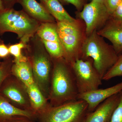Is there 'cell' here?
I'll return each instance as SVG.
<instances>
[{"mask_svg":"<svg viewBox=\"0 0 122 122\" xmlns=\"http://www.w3.org/2000/svg\"><path fill=\"white\" fill-rule=\"evenodd\" d=\"M120 101L119 93L103 101L94 111L88 112L82 122H110Z\"/></svg>","mask_w":122,"mask_h":122,"instance_id":"cell-8","label":"cell"},{"mask_svg":"<svg viewBox=\"0 0 122 122\" xmlns=\"http://www.w3.org/2000/svg\"><path fill=\"white\" fill-rule=\"evenodd\" d=\"M33 70L38 81L40 84L48 83L50 74L51 66L49 60L45 55L38 53L33 58Z\"/></svg>","mask_w":122,"mask_h":122,"instance_id":"cell-12","label":"cell"},{"mask_svg":"<svg viewBox=\"0 0 122 122\" xmlns=\"http://www.w3.org/2000/svg\"><path fill=\"white\" fill-rule=\"evenodd\" d=\"M62 4H71L75 7L78 12L81 11L85 5L87 3V0H58Z\"/></svg>","mask_w":122,"mask_h":122,"instance_id":"cell-23","label":"cell"},{"mask_svg":"<svg viewBox=\"0 0 122 122\" xmlns=\"http://www.w3.org/2000/svg\"><path fill=\"white\" fill-rule=\"evenodd\" d=\"M25 46V43L21 42L10 46L9 48V53L15 57V61H26V58L22 56L21 54V50Z\"/></svg>","mask_w":122,"mask_h":122,"instance_id":"cell-21","label":"cell"},{"mask_svg":"<svg viewBox=\"0 0 122 122\" xmlns=\"http://www.w3.org/2000/svg\"><path fill=\"white\" fill-rule=\"evenodd\" d=\"M24 10L33 18L46 22H54L53 17L41 3L36 0H18Z\"/></svg>","mask_w":122,"mask_h":122,"instance_id":"cell-11","label":"cell"},{"mask_svg":"<svg viewBox=\"0 0 122 122\" xmlns=\"http://www.w3.org/2000/svg\"><path fill=\"white\" fill-rule=\"evenodd\" d=\"M4 93L6 96L15 102L23 104L25 103V100L22 95L20 91L15 87H9L4 90Z\"/></svg>","mask_w":122,"mask_h":122,"instance_id":"cell-20","label":"cell"},{"mask_svg":"<svg viewBox=\"0 0 122 122\" xmlns=\"http://www.w3.org/2000/svg\"><path fill=\"white\" fill-rule=\"evenodd\" d=\"M26 87L34 108L36 109L41 108L44 106L45 100L36 85L34 83Z\"/></svg>","mask_w":122,"mask_h":122,"instance_id":"cell-17","label":"cell"},{"mask_svg":"<svg viewBox=\"0 0 122 122\" xmlns=\"http://www.w3.org/2000/svg\"><path fill=\"white\" fill-rule=\"evenodd\" d=\"M9 53V48L5 45H0V57L6 56Z\"/></svg>","mask_w":122,"mask_h":122,"instance_id":"cell-26","label":"cell"},{"mask_svg":"<svg viewBox=\"0 0 122 122\" xmlns=\"http://www.w3.org/2000/svg\"><path fill=\"white\" fill-rule=\"evenodd\" d=\"M110 17L114 19L122 20V1L111 15Z\"/></svg>","mask_w":122,"mask_h":122,"instance_id":"cell-25","label":"cell"},{"mask_svg":"<svg viewBox=\"0 0 122 122\" xmlns=\"http://www.w3.org/2000/svg\"><path fill=\"white\" fill-rule=\"evenodd\" d=\"M107 10L111 15L118 5L121 3L122 0H103Z\"/></svg>","mask_w":122,"mask_h":122,"instance_id":"cell-24","label":"cell"},{"mask_svg":"<svg viewBox=\"0 0 122 122\" xmlns=\"http://www.w3.org/2000/svg\"><path fill=\"white\" fill-rule=\"evenodd\" d=\"M97 33L112 44L116 52L119 55L122 51V20L110 17L105 25Z\"/></svg>","mask_w":122,"mask_h":122,"instance_id":"cell-10","label":"cell"},{"mask_svg":"<svg viewBox=\"0 0 122 122\" xmlns=\"http://www.w3.org/2000/svg\"><path fill=\"white\" fill-rule=\"evenodd\" d=\"M41 1L57 22H73L76 20V19L69 14L58 0H41Z\"/></svg>","mask_w":122,"mask_h":122,"instance_id":"cell-13","label":"cell"},{"mask_svg":"<svg viewBox=\"0 0 122 122\" xmlns=\"http://www.w3.org/2000/svg\"><path fill=\"white\" fill-rule=\"evenodd\" d=\"M4 10V8L2 4V0H0V11H3Z\"/></svg>","mask_w":122,"mask_h":122,"instance_id":"cell-28","label":"cell"},{"mask_svg":"<svg viewBox=\"0 0 122 122\" xmlns=\"http://www.w3.org/2000/svg\"><path fill=\"white\" fill-rule=\"evenodd\" d=\"M57 26L64 57L71 65L81 58L82 47L86 36L85 23L78 18L73 22H57Z\"/></svg>","mask_w":122,"mask_h":122,"instance_id":"cell-3","label":"cell"},{"mask_svg":"<svg viewBox=\"0 0 122 122\" xmlns=\"http://www.w3.org/2000/svg\"><path fill=\"white\" fill-rule=\"evenodd\" d=\"M118 57L113 46L107 43L95 31L85 38L80 58H91L95 68L103 78L115 63Z\"/></svg>","mask_w":122,"mask_h":122,"instance_id":"cell-1","label":"cell"},{"mask_svg":"<svg viewBox=\"0 0 122 122\" xmlns=\"http://www.w3.org/2000/svg\"><path fill=\"white\" fill-rule=\"evenodd\" d=\"M62 59H57L52 80V97L57 106L77 100L79 94L72 66Z\"/></svg>","mask_w":122,"mask_h":122,"instance_id":"cell-2","label":"cell"},{"mask_svg":"<svg viewBox=\"0 0 122 122\" xmlns=\"http://www.w3.org/2000/svg\"><path fill=\"white\" fill-rule=\"evenodd\" d=\"M88 107L87 103L81 99L57 106L46 114L44 122H82Z\"/></svg>","mask_w":122,"mask_h":122,"instance_id":"cell-6","label":"cell"},{"mask_svg":"<svg viewBox=\"0 0 122 122\" xmlns=\"http://www.w3.org/2000/svg\"><path fill=\"white\" fill-rule=\"evenodd\" d=\"M122 90V82L105 89H97L79 94L77 99L85 101L88 104V112L94 111L99 104Z\"/></svg>","mask_w":122,"mask_h":122,"instance_id":"cell-9","label":"cell"},{"mask_svg":"<svg viewBox=\"0 0 122 122\" xmlns=\"http://www.w3.org/2000/svg\"><path fill=\"white\" fill-rule=\"evenodd\" d=\"M38 35L42 41L60 42L57 30V24L46 22L38 27Z\"/></svg>","mask_w":122,"mask_h":122,"instance_id":"cell-15","label":"cell"},{"mask_svg":"<svg viewBox=\"0 0 122 122\" xmlns=\"http://www.w3.org/2000/svg\"><path fill=\"white\" fill-rule=\"evenodd\" d=\"M118 76H122V51L118 55L117 61L103 76L102 80L109 81Z\"/></svg>","mask_w":122,"mask_h":122,"instance_id":"cell-19","label":"cell"},{"mask_svg":"<svg viewBox=\"0 0 122 122\" xmlns=\"http://www.w3.org/2000/svg\"><path fill=\"white\" fill-rule=\"evenodd\" d=\"M120 101L114 111L110 122H122V90L119 92Z\"/></svg>","mask_w":122,"mask_h":122,"instance_id":"cell-22","label":"cell"},{"mask_svg":"<svg viewBox=\"0 0 122 122\" xmlns=\"http://www.w3.org/2000/svg\"><path fill=\"white\" fill-rule=\"evenodd\" d=\"M39 27L36 20L23 11L11 9L3 10L0 13V29L4 32L16 33L25 44L29 41Z\"/></svg>","mask_w":122,"mask_h":122,"instance_id":"cell-4","label":"cell"},{"mask_svg":"<svg viewBox=\"0 0 122 122\" xmlns=\"http://www.w3.org/2000/svg\"><path fill=\"white\" fill-rule=\"evenodd\" d=\"M13 70L15 75L26 86L34 83L31 68L26 61H15Z\"/></svg>","mask_w":122,"mask_h":122,"instance_id":"cell-14","label":"cell"},{"mask_svg":"<svg viewBox=\"0 0 122 122\" xmlns=\"http://www.w3.org/2000/svg\"><path fill=\"white\" fill-rule=\"evenodd\" d=\"M46 50L50 54L56 59L62 58L64 57L63 47L59 42L42 41Z\"/></svg>","mask_w":122,"mask_h":122,"instance_id":"cell-18","label":"cell"},{"mask_svg":"<svg viewBox=\"0 0 122 122\" xmlns=\"http://www.w3.org/2000/svg\"><path fill=\"white\" fill-rule=\"evenodd\" d=\"M5 0L8 1V2H11V1H13L15 0Z\"/></svg>","mask_w":122,"mask_h":122,"instance_id":"cell-29","label":"cell"},{"mask_svg":"<svg viewBox=\"0 0 122 122\" xmlns=\"http://www.w3.org/2000/svg\"><path fill=\"white\" fill-rule=\"evenodd\" d=\"M0 115L5 117H25L30 118L32 114L28 111L17 108L8 102L0 100Z\"/></svg>","mask_w":122,"mask_h":122,"instance_id":"cell-16","label":"cell"},{"mask_svg":"<svg viewBox=\"0 0 122 122\" xmlns=\"http://www.w3.org/2000/svg\"><path fill=\"white\" fill-rule=\"evenodd\" d=\"M4 75V72L3 70L1 69H0V82L2 80Z\"/></svg>","mask_w":122,"mask_h":122,"instance_id":"cell-27","label":"cell"},{"mask_svg":"<svg viewBox=\"0 0 122 122\" xmlns=\"http://www.w3.org/2000/svg\"><path fill=\"white\" fill-rule=\"evenodd\" d=\"M77 16L85 23L86 36L102 28L111 17L103 0H92L77 11Z\"/></svg>","mask_w":122,"mask_h":122,"instance_id":"cell-7","label":"cell"},{"mask_svg":"<svg viewBox=\"0 0 122 122\" xmlns=\"http://www.w3.org/2000/svg\"><path fill=\"white\" fill-rule=\"evenodd\" d=\"M71 65L79 93L97 89L102 84V78L95 68L91 58L77 59Z\"/></svg>","mask_w":122,"mask_h":122,"instance_id":"cell-5","label":"cell"}]
</instances>
